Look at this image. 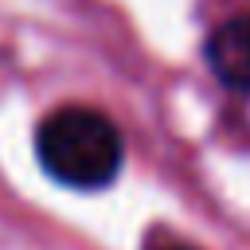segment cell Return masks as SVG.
I'll return each mask as SVG.
<instances>
[{
	"mask_svg": "<svg viewBox=\"0 0 250 250\" xmlns=\"http://www.w3.org/2000/svg\"><path fill=\"white\" fill-rule=\"evenodd\" d=\"M35 156L51 180L90 191V188H105L117 180L125 145L109 113L70 102V105L51 109L39 121Z\"/></svg>",
	"mask_w": 250,
	"mask_h": 250,
	"instance_id": "1",
	"label": "cell"
},
{
	"mask_svg": "<svg viewBox=\"0 0 250 250\" xmlns=\"http://www.w3.org/2000/svg\"><path fill=\"white\" fill-rule=\"evenodd\" d=\"M203 59L227 90L250 94V12L215 23L203 43Z\"/></svg>",
	"mask_w": 250,
	"mask_h": 250,
	"instance_id": "2",
	"label": "cell"
},
{
	"mask_svg": "<svg viewBox=\"0 0 250 250\" xmlns=\"http://www.w3.org/2000/svg\"><path fill=\"white\" fill-rule=\"evenodd\" d=\"M160 250H195V246H160Z\"/></svg>",
	"mask_w": 250,
	"mask_h": 250,
	"instance_id": "3",
	"label": "cell"
}]
</instances>
